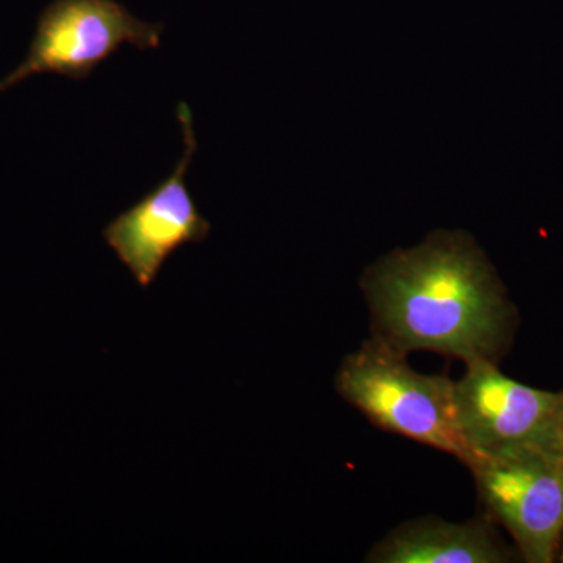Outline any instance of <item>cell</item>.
<instances>
[{
	"label": "cell",
	"instance_id": "8",
	"mask_svg": "<svg viewBox=\"0 0 563 563\" xmlns=\"http://www.w3.org/2000/svg\"><path fill=\"white\" fill-rule=\"evenodd\" d=\"M558 450H559V453H561L563 455V391H562L561 415H559Z\"/></svg>",
	"mask_w": 563,
	"mask_h": 563
},
{
	"label": "cell",
	"instance_id": "6",
	"mask_svg": "<svg viewBox=\"0 0 563 563\" xmlns=\"http://www.w3.org/2000/svg\"><path fill=\"white\" fill-rule=\"evenodd\" d=\"M177 118L184 132L185 151L174 172L152 188L131 209L118 214L103 229L102 236L122 265L139 282L151 287L169 257L188 243H203L211 225L202 217L188 191L187 179L192 157L198 152L190 107L180 102Z\"/></svg>",
	"mask_w": 563,
	"mask_h": 563
},
{
	"label": "cell",
	"instance_id": "4",
	"mask_svg": "<svg viewBox=\"0 0 563 563\" xmlns=\"http://www.w3.org/2000/svg\"><path fill=\"white\" fill-rule=\"evenodd\" d=\"M162 33L163 24L139 20L118 0H54L41 11L25 60L0 80V92L38 74L88 79L124 44L157 49Z\"/></svg>",
	"mask_w": 563,
	"mask_h": 563
},
{
	"label": "cell",
	"instance_id": "1",
	"mask_svg": "<svg viewBox=\"0 0 563 563\" xmlns=\"http://www.w3.org/2000/svg\"><path fill=\"white\" fill-rule=\"evenodd\" d=\"M363 292L372 336L401 354L432 351L498 363L510 343L514 309L472 236L435 232L412 250L366 269Z\"/></svg>",
	"mask_w": 563,
	"mask_h": 563
},
{
	"label": "cell",
	"instance_id": "7",
	"mask_svg": "<svg viewBox=\"0 0 563 563\" xmlns=\"http://www.w3.org/2000/svg\"><path fill=\"white\" fill-rule=\"evenodd\" d=\"M512 553L483 514L465 523L418 518L393 529L366 554L369 563H504Z\"/></svg>",
	"mask_w": 563,
	"mask_h": 563
},
{
	"label": "cell",
	"instance_id": "5",
	"mask_svg": "<svg viewBox=\"0 0 563 563\" xmlns=\"http://www.w3.org/2000/svg\"><path fill=\"white\" fill-rule=\"evenodd\" d=\"M465 365V374L453 387L454 426L465 448L463 461L472 454L517 448L558 450L562 391L539 390L510 379L495 362Z\"/></svg>",
	"mask_w": 563,
	"mask_h": 563
},
{
	"label": "cell",
	"instance_id": "9",
	"mask_svg": "<svg viewBox=\"0 0 563 563\" xmlns=\"http://www.w3.org/2000/svg\"><path fill=\"white\" fill-rule=\"evenodd\" d=\"M555 561L563 562V536L561 539V543H559V550H558V555H555Z\"/></svg>",
	"mask_w": 563,
	"mask_h": 563
},
{
	"label": "cell",
	"instance_id": "2",
	"mask_svg": "<svg viewBox=\"0 0 563 563\" xmlns=\"http://www.w3.org/2000/svg\"><path fill=\"white\" fill-rule=\"evenodd\" d=\"M453 387L450 377L415 372L406 354L374 336L343 358L335 377L336 393L377 428L463 461Z\"/></svg>",
	"mask_w": 563,
	"mask_h": 563
},
{
	"label": "cell",
	"instance_id": "3",
	"mask_svg": "<svg viewBox=\"0 0 563 563\" xmlns=\"http://www.w3.org/2000/svg\"><path fill=\"white\" fill-rule=\"evenodd\" d=\"M463 463L484 514L509 532L521 558L554 562L563 536V455L529 446L472 454Z\"/></svg>",
	"mask_w": 563,
	"mask_h": 563
}]
</instances>
